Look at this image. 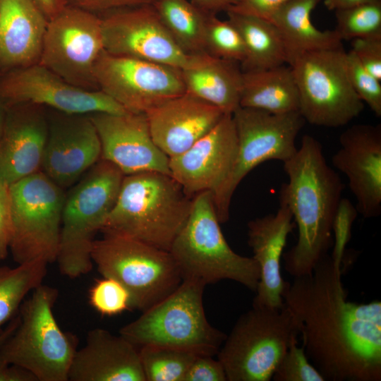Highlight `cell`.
Wrapping results in <instances>:
<instances>
[{
  "label": "cell",
  "instance_id": "484cf974",
  "mask_svg": "<svg viewBox=\"0 0 381 381\" xmlns=\"http://www.w3.org/2000/svg\"><path fill=\"white\" fill-rule=\"evenodd\" d=\"M186 92L232 114L240 107L243 71L238 62L207 53L190 55L180 69Z\"/></svg>",
  "mask_w": 381,
  "mask_h": 381
},
{
  "label": "cell",
  "instance_id": "cb8c5ba5",
  "mask_svg": "<svg viewBox=\"0 0 381 381\" xmlns=\"http://www.w3.org/2000/svg\"><path fill=\"white\" fill-rule=\"evenodd\" d=\"M69 381H145L137 346L102 328L90 330L77 349Z\"/></svg>",
  "mask_w": 381,
  "mask_h": 381
},
{
  "label": "cell",
  "instance_id": "d590c367",
  "mask_svg": "<svg viewBox=\"0 0 381 381\" xmlns=\"http://www.w3.org/2000/svg\"><path fill=\"white\" fill-rule=\"evenodd\" d=\"M272 380L274 381H325L308 358L303 347L293 341L277 365Z\"/></svg>",
  "mask_w": 381,
  "mask_h": 381
},
{
  "label": "cell",
  "instance_id": "8fae6325",
  "mask_svg": "<svg viewBox=\"0 0 381 381\" xmlns=\"http://www.w3.org/2000/svg\"><path fill=\"white\" fill-rule=\"evenodd\" d=\"M14 262L56 260L65 200L63 188L40 170L9 185Z\"/></svg>",
  "mask_w": 381,
  "mask_h": 381
},
{
  "label": "cell",
  "instance_id": "d4e9b609",
  "mask_svg": "<svg viewBox=\"0 0 381 381\" xmlns=\"http://www.w3.org/2000/svg\"><path fill=\"white\" fill-rule=\"evenodd\" d=\"M48 21L37 0H0V74L39 63Z\"/></svg>",
  "mask_w": 381,
  "mask_h": 381
},
{
  "label": "cell",
  "instance_id": "3957f363",
  "mask_svg": "<svg viewBox=\"0 0 381 381\" xmlns=\"http://www.w3.org/2000/svg\"><path fill=\"white\" fill-rule=\"evenodd\" d=\"M192 199L170 175L155 171L126 175L100 231L169 252L188 217Z\"/></svg>",
  "mask_w": 381,
  "mask_h": 381
},
{
  "label": "cell",
  "instance_id": "7402d4cb",
  "mask_svg": "<svg viewBox=\"0 0 381 381\" xmlns=\"http://www.w3.org/2000/svg\"><path fill=\"white\" fill-rule=\"evenodd\" d=\"M145 114L154 143L171 158L189 149L210 131L225 114L186 92Z\"/></svg>",
  "mask_w": 381,
  "mask_h": 381
},
{
  "label": "cell",
  "instance_id": "603a6c76",
  "mask_svg": "<svg viewBox=\"0 0 381 381\" xmlns=\"http://www.w3.org/2000/svg\"><path fill=\"white\" fill-rule=\"evenodd\" d=\"M274 214L250 220L248 227V243L260 269V278L253 306L282 308L286 281L281 274V260L289 234L296 227L287 205L279 202Z\"/></svg>",
  "mask_w": 381,
  "mask_h": 381
},
{
  "label": "cell",
  "instance_id": "7bdbcfd3",
  "mask_svg": "<svg viewBox=\"0 0 381 381\" xmlns=\"http://www.w3.org/2000/svg\"><path fill=\"white\" fill-rule=\"evenodd\" d=\"M68 5L75 6L98 15L126 7L151 4L154 0H64Z\"/></svg>",
  "mask_w": 381,
  "mask_h": 381
},
{
  "label": "cell",
  "instance_id": "836d02e7",
  "mask_svg": "<svg viewBox=\"0 0 381 381\" xmlns=\"http://www.w3.org/2000/svg\"><path fill=\"white\" fill-rule=\"evenodd\" d=\"M205 52L222 59L243 63L246 50L237 28L228 20L217 14H208L205 29Z\"/></svg>",
  "mask_w": 381,
  "mask_h": 381
},
{
  "label": "cell",
  "instance_id": "7a4b0ae2",
  "mask_svg": "<svg viewBox=\"0 0 381 381\" xmlns=\"http://www.w3.org/2000/svg\"><path fill=\"white\" fill-rule=\"evenodd\" d=\"M289 181L282 185L279 202L287 205L298 228L295 245L282 255L293 277L312 272L332 245V226L343 184L326 162L322 145L305 135L295 155L283 163Z\"/></svg>",
  "mask_w": 381,
  "mask_h": 381
},
{
  "label": "cell",
  "instance_id": "4dcf8cb0",
  "mask_svg": "<svg viewBox=\"0 0 381 381\" xmlns=\"http://www.w3.org/2000/svg\"><path fill=\"white\" fill-rule=\"evenodd\" d=\"M48 264L37 259L15 267L0 265V334L17 315L26 296L42 284Z\"/></svg>",
  "mask_w": 381,
  "mask_h": 381
},
{
  "label": "cell",
  "instance_id": "f1b7e54d",
  "mask_svg": "<svg viewBox=\"0 0 381 381\" xmlns=\"http://www.w3.org/2000/svg\"><path fill=\"white\" fill-rule=\"evenodd\" d=\"M227 19L238 30L246 50L243 71L266 69L286 64L284 42L277 27L270 21L226 11Z\"/></svg>",
  "mask_w": 381,
  "mask_h": 381
},
{
  "label": "cell",
  "instance_id": "277c9868",
  "mask_svg": "<svg viewBox=\"0 0 381 381\" xmlns=\"http://www.w3.org/2000/svg\"><path fill=\"white\" fill-rule=\"evenodd\" d=\"M219 224L211 192L195 195L188 217L169 250L183 280L206 286L228 279L255 292L260 278L257 262L232 250Z\"/></svg>",
  "mask_w": 381,
  "mask_h": 381
},
{
  "label": "cell",
  "instance_id": "8992f818",
  "mask_svg": "<svg viewBox=\"0 0 381 381\" xmlns=\"http://www.w3.org/2000/svg\"><path fill=\"white\" fill-rule=\"evenodd\" d=\"M58 289L42 284L24 300L20 322L0 346V357L30 372L37 381H68L75 335L61 329L54 314Z\"/></svg>",
  "mask_w": 381,
  "mask_h": 381
},
{
  "label": "cell",
  "instance_id": "30bf717a",
  "mask_svg": "<svg viewBox=\"0 0 381 381\" xmlns=\"http://www.w3.org/2000/svg\"><path fill=\"white\" fill-rule=\"evenodd\" d=\"M232 117L238 138L236 160L228 178L212 194L220 223L228 221L232 196L250 171L268 160L284 163L295 155L296 137L306 122L299 111L277 114L241 107Z\"/></svg>",
  "mask_w": 381,
  "mask_h": 381
},
{
  "label": "cell",
  "instance_id": "bcb514c9",
  "mask_svg": "<svg viewBox=\"0 0 381 381\" xmlns=\"http://www.w3.org/2000/svg\"><path fill=\"white\" fill-rule=\"evenodd\" d=\"M379 1H381V0H323V3L326 8L329 11H334L351 8L358 5Z\"/></svg>",
  "mask_w": 381,
  "mask_h": 381
},
{
  "label": "cell",
  "instance_id": "83f0119b",
  "mask_svg": "<svg viewBox=\"0 0 381 381\" xmlns=\"http://www.w3.org/2000/svg\"><path fill=\"white\" fill-rule=\"evenodd\" d=\"M240 107L272 114L299 111V97L290 66L243 71Z\"/></svg>",
  "mask_w": 381,
  "mask_h": 381
},
{
  "label": "cell",
  "instance_id": "b9f144b4",
  "mask_svg": "<svg viewBox=\"0 0 381 381\" xmlns=\"http://www.w3.org/2000/svg\"><path fill=\"white\" fill-rule=\"evenodd\" d=\"M289 1L290 0H240L229 11L270 21L272 16Z\"/></svg>",
  "mask_w": 381,
  "mask_h": 381
},
{
  "label": "cell",
  "instance_id": "8d00e7d4",
  "mask_svg": "<svg viewBox=\"0 0 381 381\" xmlns=\"http://www.w3.org/2000/svg\"><path fill=\"white\" fill-rule=\"evenodd\" d=\"M351 84L363 103L378 117L381 116V80L366 71L352 51L346 54Z\"/></svg>",
  "mask_w": 381,
  "mask_h": 381
},
{
  "label": "cell",
  "instance_id": "60d3db41",
  "mask_svg": "<svg viewBox=\"0 0 381 381\" xmlns=\"http://www.w3.org/2000/svg\"><path fill=\"white\" fill-rule=\"evenodd\" d=\"M12 237L9 186L0 181V261L8 253Z\"/></svg>",
  "mask_w": 381,
  "mask_h": 381
},
{
  "label": "cell",
  "instance_id": "44dd1931",
  "mask_svg": "<svg viewBox=\"0 0 381 381\" xmlns=\"http://www.w3.org/2000/svg\"><path fill=\"white\" fill-rule=\"evenodd\" d=\"M48 135L45 107L7 106L0 140V181L11 185L40 170Z\"/></svg>",
  "mask_w": 381,
  "mask_h": 381
},
{
  "label": "cell",
  "instance_id": "4fadbf2b",
  "mask_svg": "<svg viewBox=\"0 0 381 381\" xmlns=\"http://www.w3.org/2000/svg\"><path fill=\"white\" fill-rule=\"evenodd\" d=\"M104 50L99 15L66 4L48 21L39 64L73 85L97 90L94 68Z\"/></svg>",
  "mask_w": 381,
  "mask_h": 381
},
{
  "label": "cell",
  "instance_id": "c3c4849f",
  "mask_svg": "<svg viewBox=\"0 0 381 381\" xmlns=\"http://www.w3.org/2000/svg\"><path fill=\"white\" fill-rule=\"evenodd\" d=\"M20 322V316L17 314L12 318L0 334V346L13 334Z\"/></svg>",
  "mask_w": 381,
  "mask_h": 381
},
{
  "label": "cell",
  "instance_id": "7dc6e473",
  "mask_svg": "<svg viewBox=\"0 0 381 381\" xmlns=\"http://www.w3.org/2000/svg\"><path fill=\"white\" fill-rule=\"evenodd\" d=\"M48 20L56 15L66 5L64 0H37Z\"/></svg>",
  "mask_w": 381,
  "mask_h": 381
},
{
  "label": "cell",
  "instance_id": "6da1fadb",
  "mask_svg": "<svg viewBox=\"0 0 381 381\" xmlns=\"http://www.w3.org/2000/svg\"><path fill=\"white\" fill-rule=\"evenodd\" d=\"M341 269L326 254L311 273L286 281L284 303L325 381H380L381 302L348 301Z\"/></svg>",
  "mask_w": 381,
  "mask_h": 381
},
{
  "label": "cell",
  "instance_id": "9a60e30c",
  "mask_svg": "<svg viewBox=\"0 0 381 381\" xmlns=\"http://www.w3.org/2000/svg\"><path fill=\"white\" fill-rule=\"evenodd\" d=\"M104 50L179 69L188 63L152 4L111 10L99 14Z\"/></svg>",
  "mask_w": 381,
  "mask_h": 381
},
{
  "label": "cell",
  "instance_id": "ac0fdd59",
  "mask_svg": "<svg viewBox=\"0 0 381 381\" xmlns=\"http://www.w3.org/2000/svg\"><path fill=\"white\" fill-rule=\"evenodd\" d=\"M101 143V159L125 176L147 171L171 176L169 158L154 143L145 114H89Z\"/></svg>",
  "mask_w": 381,
  "mask_h": 381
},
{
  "label": "cell",
  "instance_id": "ee69618b",
  "mask_svg": "<svg viewBox=\"0 0 381 381\" xmlns=\"http://www.w3.org/2000/svg\"><path fill=\"white\" fill-rule=\"evenodd\" d=\"M0 381H37L28 370L10 364L0 357Z\"/></svg>",
  "mask_w": 381,
  "mask_h": 381
},
{
  "label": "cell",
  "instance_id": "5bb4252c",
  "mask_svg": "<svg viewBox=\"0 0 381 381\" xmlns=\"http://www.w3.org/2000/svg\"><path fill=\"white\" fill-rule=\"evenodd\" d=\"M94 74L98 89L131 113L146 114L186 92L180 69L105 50Z\"/></svg>",
  "mask_w": 381,
  "mask_h": 381
},
{
  "label": "cell",
  "instance_id": "ba28073f",
  "mask_svg": "<svg viewBox=\"0 0 381 381\" xmlns=\"http://www.w3.org/2000/svg\"><path fill=\"white\" fill-rule=\"evenodd\" d=\"M298 324L282 308L252 306L226 335L217 356L226 381H270L290 344L297 341Z\"/></svg>",
  "mask_w": 381,
  "mask_h": 381
},
{
  "label": "cell",
  "instance_id": "52a82bcc",
  "mask_svg": "<svg viewBox=\"0 0 381 381\" xmlns=\"http://www.w3.org/2000/svg\"><path fill=\"white\" fill-rule=\"evenodd\" d=\"M202 283L185 279L169 295L122 327L119 334L136 346L156 345L217 354L226 334L212 326L203 307Z\"/></svg>",
  "mask_w": 381,
  "mask_h": 381
},
{
  "label": "cell",
  "instance_id": "5b68a950",
  "mask_svg": "<svg viewBox=\"0 0 381 381\" xmlns=\"http://www.w3.org/2000/svg\"><path fill=\"white\" fill-rule=\"evenodd\" d=\"M124 176L113 163L100 159L66 196L56 260L64 276L74 279L91 271L95 236L114 209Z\"/></svg>",
  "mask_w": 381,
  "mask_h": 381
},
{
  "label": "cell",
  "instance_id": "d6a6232c",
  "mask_svg": "<svg viewBox=\"0 0 381 381\" xmlns=\"http://www.w3.org/2000/svg\"><path fill=\"white\" fill-rule=\"evenodd\" d=\"M335 31L341 40L381 38V1L335 11Z\"/></svg>",
  "mask_w": 381,
  "mask_h": 381
},
{
  "label": "cell",
  "instance_id": "1f68e13d",
  "mask_svg": "<svg viewBox=\"0 0 381 381\" xmlns=\"http://www.w3.org/2000/svg\"><path fill=\"white\" fill-rule=\"evenodd\" d=\"M145 381H184L198 354L187 350L145 345L138 350Z\"/></svg>",
  "mask_w": 381,
  "mask_h": 381
},
{
  "label": "cell",
  "instance_id": "74e56055",
  "mask_svg": "<svg viewBox=\"0 0 381 381\" xmlns=\"http://www.w3.org/2000/svg\"><path fill=\"white\" fill-rule=\"evenodd\" d=\"M356 206L347 198H341L332 226V252L330 257L337 264L344 262L346 247L351 237V230L358 215Z\"/></svg>",
  "mask_w": 381,
  "mask_h": 381
},
{
  "label": "cell",
  "instance_id": "d6986e66",
  "mask_svg": "<svg viewBox=\"0 0 381 381\" xmlns=\"http://www.w3.org/2000/svg\"><path fill=\"white\" fill-rule=\"evenodd\" d=\"M237 148L238 138L232 114H226L189 149L169 158L171 176L191 198L203 191L212 194L231 173Z\"/></svg>",
  "mask_w": 381,
  "mask_h": 381
},
{
  "label": "cell",
  "instance_id": "ffe728a7",
  "mask_svg": "<svg viewBox=\"0 0 381 381\" xmlns=\"http://www.w3.org/2000/svg\"><path fill=\"white\" fill-rule=\"evenodd\" d=\"M332 166L347 178L358 213L365 219L381 214V125L355 124L339 137Z\"/></svg>",
  "mask_w": 381,
  "mask_h": 381
},
{
  "label": "cell",
  "instance_id": "7c38bea8",
  "mask_svg": "<svg viewBox=\"0 0 381 381\" xmlns=\"http://www.w3.org/2000/svg\"><path fill=\"white\" fill-rule=\"evenodd\" d=\"M343 48L305 53L289 66L305 121L327 128L349 123L359 116L364 103L349 78Z\"/></svg>",
  "mask_w": 381,
  "mask_h": 381
},
{
  "label": "cell",
  "instance_id": "f6af8a7d",
  "mask_svg": "<svg viewBox=\"0 0 381 381\" xmlns=\"http://www.w3.org/2000/svg\"><path fill=\"white\" fill-rule=\"evenodd\" d=\"M198 8L206 14L226 12L236 6L240 0H189Z\"/></svg>",
  "mask_w": 381,
  "mask_h": 381
},
{
  "label": "cell",
  "instance_id": "2e32d148",
  "mask_svg": "<svg viewBox=\"0 0 381 381\" xmlns=\"http://www.w3.org/2000/svg\"><path fill=\"white\" fill-rule=\"evenodd\" d=\"M0 101L6 107L30 102L73 114L128 112L102 91L73 85L39 63L0 74Z\"/></svg>",
  "mask_w": 381,
  "mask_h": 381
},
{
  "label": "cell",
  "instance_id": "f35d334b",
  "mask_svg": "<svg viewBox=\"0 0 381 381\" xmlns=\"http://www.w3.org/2000/svg\"><path fill=\"white\" fill-rule=\"evenodd\" d=\"M351 51L366 71L381 80V38L354 39Z\"/></svg>",
  "mask_w": 381,
  "mask_h": 381
},
{
  "label": "cell",
  "instance_id": "9c48e42d",
  "mask_svg": "<svg viewBox=\"0 0 381 381\" xmlns=\"http://www.w3.org/2000/svg\"><path fill=\"white\" fill-rule=\"evenodd\" d=\"M91 257L101 275L120 282L130 294L132 308L142 312L183 281L169 251L133 238L104 235L93 241Z\"/></svg>",
  "mask_w": 381,
  "mask_h": 381
},
{
  "label": "cell",
  "instance_id": "681fc988",
  "mask_svg": "<svg viewBox=\"0 0 381 381\" xmlns=\"http://www.w3.org/2000/svg\"><path fill=\"white\" fill-rule=\"evenodd\" d=\"M7 107L0 101V140L2 135L5 123Z\"/></svg>",
  "mask_w": 381,
  "mask_h": 381
},
{
  "label": "cell",
  "instance_id": "ab89813d",
  "mask_svg": "<svg viewBox=\"0 0 381 381\" xmlns=\"http://www.w3.org/2000/svg\"><path fill=\"white\" fill-rule=\"evenodd\" d=\"M184 381H226L224 369L217 359L207 355H198L190 366Z\"/></svg>",
  "mask_w": 381,
  "mask_h": 381
},
{
  "label": "cell",
  "instance_id": "e575fe53",
  "mask_svg": "<svg viewBox=\"0 0 381 381\" xmlns=\"http://www.w3.org/2000/svg\"><path fill=\"white\" fill-rule=\"evenodd\" d=\"M91 306L102 316H114L133 310L131 296L117 280L108 277L96 280L88 294Z\"/></svg>",
  "mask_w": 381,
  "mask_h": 381
},
{
  "label": "cell",
  "instance_id": "e0dca14e",
  "mask_svg": "<svg viewBox=\"0 0 381 381\" xmlns=\"http://www.w3.org/2000/svg\"><path fill=\"white\" fill-rule=\"evenodd\" d=\"M49 109L41 169L61 188H67L101 159L100 140L89 114Z\"/></svg>",
  "mask_w": 381,
  "mask_h": 381
},
{
  "label": "cell",
  "instance_id": "4316f807",
  "mask_svg": "<svg viewBox=\"0 0 381 381\" xmlns=\"http://www.w3.org/2000/svg\"><path fill=\"white\" fill-rule=\"evenodd\" d=\"M320 1L290 0L272 16L270 22L282 37L287 65L307 52L342 47L335 30H321L312 22V12Z\"/></svg>",
  "mask_w": 381,
  "mask_h": 381
},
{
  "label": "cell",
  "instance_id": "f546056e",
  "mask_svg": "<svg viewBox=\"0 0 381 381\" xmlns=\"http://www.w3.org/2000/svg\"><path fill=\"white\" fill-rule=\"evenodd\" d=\"M180 48L188 55L205 52L207 15L189 0H154L151 4Z\"/></svg>",
  "mask_w": 381,
  "mask_h": 381
}]
</instances>
